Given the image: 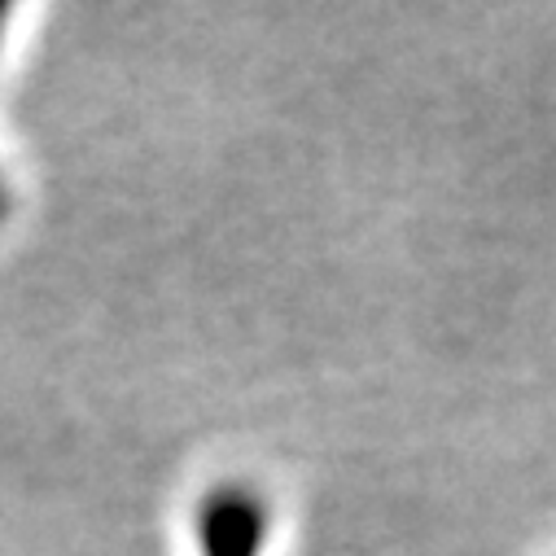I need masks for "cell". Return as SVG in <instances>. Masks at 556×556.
<instances>
[{
    "label": "cell",
    "instance_id": "6da1fadb",
    "mask_svg": "<svg viewBox=\"0 0 556 556\" xmlns=\"http://www.w3.org/2000/svg\"><path fill=\"white\" fill-rule=\"evenodd\" d=\"M271 534V504L245 486H215L193 513V539L202 556H258Z\"/></svg>",
    "mask_w": 556,
    "mask_h": 556
},
{
    "label": "cell",
    "instance_id": "7a4b0ae2",
    "mask_svg": "<svg viewBox=\"0 0 556 556\" xmlns=\"http://www.w3.org/2000/svg\"><path fill=\"white\" fill-rule=\"evenodd\" d=\"M5 211H10V185H5V176H0V219H5Z\"/></svg>",
    "mask_w": 556,
    "mask_h": 556
},
{
    "label": "cell",
    "instance_id": "3957f363",
    "mask_svg": "<svg viewBox=\"0 0 556 556\" xmlns=\"http://www.w3.org/2000/svg\"><path fill=\"white\" fill-rule=\"evenodd\" d=\"M10 14H14V5H5V0H0V36H5V23H10Z\"/></svg>",
    "mask_w": 556,
    "mask_h": 556
}]
</instances>
